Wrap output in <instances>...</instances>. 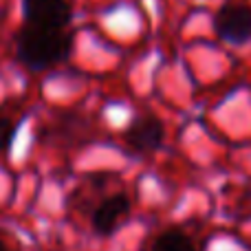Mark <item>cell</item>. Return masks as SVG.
Here are the masks:
<instances>
[{
  "label": "cell",
  "instance_id": "obj_1",
  "mask_svg": "<svg viewBox=\"0 0 251 251\" xmlns=\"http://www.w3.org/2000/svg\"><path fill=\"white\" fill-rule=\"evenodd\" d=\"M18 60L31 71H47L60 64L71 53V38L64 29L25 25L16 38Z\"/></svg>",
  "mask_w": 251,
  "mask_h": 251
},
{
  "label": "cell",
  "instance_id": "obj_2",
  "mask_svg": "<svg viewBox=\"0 0 251 251\" xmlns=\"http://www.w3.org/2000/svg\"><path fill=\"white\" fill-rule=\"evenodd\" d=\"M214 31L229 44H247L251 40V7L247 4H225L214 16Z\"/></svg>",
  "mask_w": 251,
  "mask_h": 251
},
{
  "label": "cell",
  "instance_id": "obj_3",
  "mask_svg": "<svg viewBox=\"0 0 251 251\" xmlns=\"http://www.w3.org/2000/svg\"><path fill=\"white\" fill-rule=\"evenodd\" d=\"M26 25L64 29L71 22V4L66 0H22Z\"/></svg>",
  "mask_w": 251,
  "mask_h": 251
},
{
  "label": "cell",
  "instance_id": "obj_4",
  "mask_svg": "<svg viewBox=\"0 0 251 251\" xmlns=\"http://www.w3.org/2000/svg\"><path fill=\"white\" fill-rule=\"evenodd\" d=\"M165 139L163 122L156 119L154 115H141V117L132 119V124L126 128L124 141L134 152H154L161 148Z\"/></svg>",
  "mask_w": 251,
  "mask_h": 251
},
{
  "label": "cell",
  "instance_id": "obj_5",
  "mask_svg": "<svg viewBox=\"0 0 251 251\" xmlns=\"http://www.w3.org/2000/svg\"><path fill=\"white\" fill-rule=\"evenodd\" d=\"M130 216V199L128 194H117L104 199L97 209L93 212V229L97 231L100 236H110L128 221Z\"/></svg>",
  "mask_w": 251,
  "mask_h": 251
},
{
  "label": "cell",
  "instance_id": "obj_6",
  "mask_svg": "<svg viewBox=\"0 0 251 251\" xmlns=\"http://www.w3.org/2000/svg\"><path fill=\"white\" fill-rule=\"evenodd\" d=\"M152 251H194L190 236L181 229H165L156 236Z\"/></svg>",
  "mask_w": 251,
  "mask_h": 251
},
{
  "label": "cell",
  "instance_id": "obj_7",
  "mask_svg": "<svg viewBox=\"0 0 251 251\" xmlns=\"http://www.w3.org/2000/svg\"><path fill=\"white\" fill-rule=\"evenodd\" d=\"M13 137H16V124L7 117H0V152H4L11 146Z\"/></svg>",
  "mask_w": 251,
  "mask_h": 251
},
{
  "label": "cell",
  "instance_id": "obj_8",
  "mask_svg": "<svg viewBox=\"0 0 251 251\" xmlns=\"http://www.w3.org/2000/svg\"><path fill=\"white\" fill-rule=\"evenodd\" d=\"M0 251H9V249H7V245H4L2 240H0Z\"/></svg>",
  "mask_w": 251,
  "mask_h": 251
}]
</instances>
